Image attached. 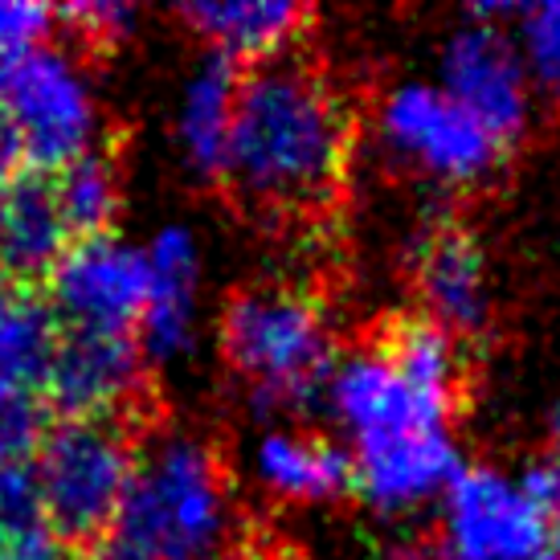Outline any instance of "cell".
Returning a JSON list of instances; mask_svg holds the SVG:
<instances>
[{
	"mask_svg": "<svg viewBox=\"0 0 560 560\" xmlns=\"http://www.w3.org/2000/svg\"><path fill=\"white\" fill-rule=\"evenodd\" d=\"M376 560H446L438 540H425V536H397L393 545L381 548Z\"/></svg>",
	"mask_w": 560,
	"mask_h": 560,
	"instance_id": "obj_26",
	"label": "cell"
},
{
	"mask_svg": "<svg viewBox=\"0 0 560 560\" xmlns=\"http://www.w3.org/2000/svg\"><path fill=\"white\" fill-rule=\"evenodd\" d=\"M520 479L528 487V495L540 503V512L560 524V446H548V451L536 454Z\"/></svg>",
	"mask_w": 560,
	"mask_h": 560,
	"instance_id": "obj_25",
	"label": "cell"
},
{
	"mask_svg": "<svg viewBox=\"0 0 560 560\" xmlns=\"http://www.w3.org/2000/svg\"><path fill=\"white\" fill-rule=\"evenodd\" d=\"M545 560H560V524H557V532H552V545H548Z\"/></svg>",
	"mask_w": 560,
	"mask_h": 560,
	"instance_id": "obj_30",
	"label": "cell"
},
{
	"mask_svg": "<svg viewBox=\"0 0 560 560\" xmlns=\"http://www.w3.org/2000/svg\"><path fill=\"white\" fill-rule=\"evenodd\" d=\"M234 524V487L218 451L197 434L156 438L136 463L124 508L103 536V560H197Z\"/></svg>",
	"mask_w": 560,
	"mask_h": 560,
	"instance_id": "obj_2",
	"label": "cell"
},
{
	"mask_svg": "<svg viewBox=\"0 0 560 560\" xmlns=\"http://www.w3.org/2000/svg\"><path fill=\"white\" fill-rule=\"evenodd\" d=\"M46 438V405L37 389L0 381V467L30 463Z\"/></svg>",
	"mask_w": 560,
	"mask_h": 560,
	"instance_id": "obj_22",
	"label": "cell"
},
{
	"mask_svg": "<svg viewBox=\"0 0 560 560\" xmlns=\"http://www.w3.org/2000/svg\"><path fill=\"white\" fill-rule=\"evenodd\" d=\"M249 475L270 499L291 508L331 503L352 487V454L343 442L299 425H270L249 446Z\"/></svg>",
	"mask_w": 560,
	"mask_h": 560,
	"instance_id": "obj_14",
	"label": "cell"
},
{
	"mask_svg": "<svg viewBox=\"0 0 560 560\" xmlns=\"http://www.w3.org/2000/svg\"><path fill=\"white\" fill-rule=\"evenodd\" d=\"M58 21H66L74 37L86 42H124L136 30V9L124 0H82V4H66L58 9Z\"/></svg>",
	"mask_w": 560,
	"mask_h": 560,
	"instance_id": "obj_23",
	"label": "cell"
},
{
	"mask_svg": "<svg viewBox=\"0 0 560 560\" xmlns=\"http://www.w3.org/2000/svg\"><path fill=\"white\" fill-rule=\"evenodd\" d=\"M180 16L213 58L254 66L282 58L312 21L299 0H192Z\"/></svg>",
	"mask_w": 560,
	"mask_h": 560,
	"instance_id": "obj_16",
	"label": "cell"
},
{
	"mask_svg": "<svg viewBox=\"0 0 560 560\" xmlns=\"http://www.w3.org/2000/svg\"><path fill=\"white\" fill-rule=\"evenodd\" d=\"M385 352L421 385H430L438 393H451V397L463 393V348H458V336L442 331L430 319H405V324H397L385 336Z\"/></svg>",
	"mask_w": 560,
	"mask_h": 560,
	"instance_id": "obj_20",
	"label": "cell"
},
{
	"mask_svg": "<svg viewBox=\"0 0 560 560\" xmlns=\"http://www.w3.org/2000/svg\"><path fill=\"white\" fill-rule=\"evenodd\" d=\"M324 405L340 425L348 454H369L430 434H451L458 397L413 381L385 352V343H376L340 357L327 381Z\"/></svg>",
	"mask_w": 560,
	"mask_h": 560,
	"instance_id": "obj_7",
	"label": "cell"
},
{
	"mask_svg": "<svg viewBox=\"0 0 560 560\" xmlns=\"http://www.w3.org/2000/svg\"><path fill=\"white\" fill-rule=\"evenodd\" d=\"M58 340L62 324L46 299L0 275V381L42 393Z\"/></svg>",
	"mask_w": 560,
	"mask_h": 560,
	"instance_id": "obj_18",
	"label": "cell"
},
{
	"mask_svg": "<svg viewBox=\"0 0 560 560\" xmlns=\"http://www.w3.org/2000/svg\"><path fill=\"white\" fill-rule=\"evenodd\" d=\"M218 343L266 413H295L324 401L340 364L336 331L319 299L287 282L237 291L221 312Z\"/></svg>",
	"mask_w": 560,
	"mask_h": 560,
	"instance_id": "obj_3",
	"label": "cell"
},
{
	"mask_svg": "<svg viewBox=\"0 0 560 560\" xmlns=\"http://www.w3.org/2000/svg\"><path fill=\"white\" fill-rule=\"evenodd\" d=\"M49 185H54L58 209H62L74 242L79 237L110 234L124 192H119V172H115V164L103 152H94V156L79 160V164H70L62 172H54Z\"/></svg>",
	"mask_w": 560,
	"mask_h": 560,
	"instance_id": "obj_19",
	"label": "cell"
},
{
	"mask_svg": "<svg viewBox=\"0 0 560 560\" xmlns=\"http://www.w3.org/2000/svg\"><path fill=\"white\" fill-rule=\"evenodd\" d=\"M70 246L74 234L58 209L49 176H9L0 185V275L21 287L30 279H49Z\"/></svg>",
	"mask_w": 560,
	"mask_h": 560,
	"instance_id": "obj_17",
	"label": "cell"
},
{
	"mask_svg": "<svg viewBox=\"0 0 560 560\" xmlns=\"http://www.w3.org/2000/svg\"><path fill=\"white\" fill-rule=\"evenodd\" d=\"M136 463L140 454L119 421L66 418L49 425L30 458L49 536L58 545H103Z\"/></svg>",
	"mask_w": 560,
	"mask_h": 560,
	"instance_id": "obj_5",
	"label": "cell"
},
{
	"mask_svg": "<svg viewBox=\"0 0 560 560\" xmlns=\"http://www.w3.org/2000/svg\"><path fill=\"white\" fill-rule=\"evenodd\" d=\"M515 42L524 49L536 94H545L560 107V0L528 4L515 21Z\"/></svg>",
	"mask_w": 560,
	"mask_h": 560,
	"instance_id": "obj_21",
	"label": "cell"
},
{
	"mask_svg": "<svg viewBox=\"0 0 560 560\" xmlns=\"http://www.w3.org/2000/svg\"><path fill=\"white\" fill-rule=\"evenodd\" d=\"M413 287L421 319L451 336H475L491 315V279L479 242L451 221L425 225L413 242Z\"/></svg>",
	"mask_w": 560,
	"mask_h": 560,
	"instance_id": "obj_13",
	"label": "cell"
},
{
	"mask_svg": "<svg viewBox=\"0 0 560 560\" xmlns=\"http://www.w3.org/2000/svg\"><path fill=\"white\" fill-rule=\"evenodd\" d=\"M548 430H552V446H560V401L552 405V413H548Z\"/></svg>",
	"mask_w": 560,
	"mask_h": 560,
	"instance_id": "obj_29",
	"label": "cell"
},
{
	"mask_svg": "<svg viewBox=\"0 0 560 560\" xmlns=\"http://www.w3.org/2000/svg\"><path fill=\"white\" fill-rule=\"evenodd\" d=\"M16 160H21V152H16L13 127H9V119H4V107H0V185L13 176Z\"/></svg>",
	"mask_w": 560,
	"mask_h": 560,
	"instance_id": "obj_27",
	"label": "cell"
},
{
	"mask_svg": "<svg viewBox=\"0 0 560 560\" xmlns=\"http://www.w3.org/2000/svg\"><path fill=\"white\" fill-rule=\"evenodd\" d=\"M197 560H266V557H258V552H225V548H218V552L197 557Z\"/></svg>",
	"mask_w": 560,
	"mask_h": 560,
	"instance_id": "obj_28",
	"label": "cell"
},
{
	"mask_svg": "<svg viewBox=\"0 0 560 560\" xmlns=\"http://www.w3.org/2000/svg\"><path fill=\"white\" fill-rule=\"evenodd\" d=\"M143 254H148V303L136 340L152 364H180L197 348V324H201V237L180 221H172L152 234Z\"/></svg>",
	"mask_w": 560,
	"mask_h": 560,
	"instance_id": "obj_11",
	"label": "cell"
},
{
	"mask_svg": "<svg viewBox=\"0 0 560 560\" xmlns=\"http://www.w3.org/2000/svg\"><path fill=\"white\" fill-rule=\"evenodd\" d=\"M143 369H148V357L136 336L62 331L42 393L66 418L115 421L119 409L140 397Z\"/></svg>",
	"mask_w": 560,
	"mask_h": 560,
	"instance_id": "obj_12",
	"label": "cell"
},
{
	"mask_svg": "<svg viewBox=\"0 0 560 560\" xmlns=\"http://www.w3.org/2000/svg\"><path fill=\"white\" fill-rule=\"evenodd\" d=\"M237 91L242 74L225 58H201L180 82L172 107V140L185 160V168L201 180H225L230 168V140L237 119Z\"/></svg>",
	"mask_w": 560,
	"mask_h": 560,
	"instance_id": "obj_15",
	"label": "cell"
},
{
	"mask_svg": "<svg viewBox=\"0 0 560 560\" xmlns=\"http://www.w3.org/2000/svg\"><path fill=\"white\" fill-rule=\"evenodd\" d=\"M557 524L520 475L463 467L438 499V548L446 560H545Z\"/></svg>",
	"mask_w": 560,
	"mask_h": 560,
	"instance_id": "obj_8",
	"label": "cell"
},
{
	"mask_svg": "<svg viewBox=\"0 0 560 560\" xmlns=\"http://www.w3.org/2000/svg\"><path fill=\"white\" fill-rule=\"evenodd\" d=\"M434 82L503 148L528 131L536 110V82L512 25L467 16L442 42Z\"/></svg>",
	"mask_w": 560,
	"mask_h": 560,
	"instance_id": "obj_9",
	"label": "cell"
},
{
	"mask_svg": "<svg viewBox=\"0 0 560 560\" xmlns=\"http://www.w3.org/2000/svg\"><path fill=\"white\" fill-rule=\"evenodd\" d=\"M373 136L381 152L421 180L467 188L491 176L503 143L487 136L438 82H393L373 107Z\"/></svg>",
	"mask_w": 560,
	"mask_h": 560,
	"instance_id": "obj_6",
	"label": "cell"
},
{
	"mask_svg": "<svg viewBox=\"0 0 560 560\" xmlns=\"http://www.w3.org/2000/svg\"><path fill=\"white\" fill-rule=\"evenodd\" d=\"M352 110L324 66L299 54L242 74L225 180L275 213H307L336 197L352 160Z\"/></svg>",
	"mask_w": 560,
	"mask_h": 560,
	"instance_id": "obj_1",
	"label": "cell"
},
{
	"mask_svg": "<svg viewBox=\"0 0 560 560\" xmlns=\"http://www.w3.org/2000/svg\"><path fill=\"white\" fill-rule=\"evenodd\" d=\"M0 107L21 160L42 176L98 152L103 98L79 49L42 42L0 62Z\"/></svg>",
	"mask_w": 560,
	"mask_h": 560,
	"instance_id": "obj_4",
	"label": "cell"
},
{
	"mask_svg": "<svg viewBox=\"0 0 560 560\" xmlns=\"http://www.w3.org/2000/svg\"><path fill=\"white\" fill-rule=\"evenodd\" d=\"M58 21V9L33 4V0H0V62L21 49L49 42V30Z\"/></svg>",
	"mask_w": 560,
	"mask_h": 560,
	"instance_id": "obj_24",
	"label": "cell"
},
{
	"mask_svg": "<svg viewBox=\"0 0 560 560\" xmlns=\"http://www.w3.org/2000/svg\"><path fill=\"white\" fill-rule=\"evenodd\" d=\"M46 282L62 331L136 336L148 303V254L119 234L79 237Z\"/></svg>",
	"mask_w": 560,
	"mask_h": 560,
	"instance_id": "obj_10",
	"label": "cell"
}]
</instances>
